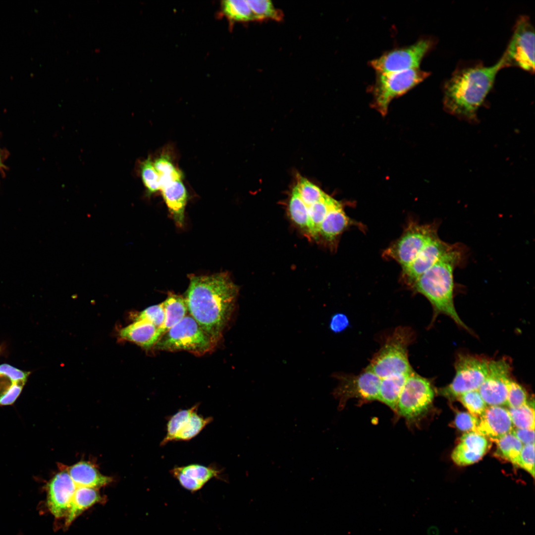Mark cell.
Here are the masks:
<instances>
[{"mask_svg": "<svg viewBox=\"0 0 535 535\" xmlns=\"http://www.w3.org/2000/svg\"><path fill=\"white\" fill-rule=\"evenodd\" d=\"M184 298L188 312L216 343L235 307L237 286L226 272L190 277Z\"/></svg>", "mask_w": 535, "mask_h": 535, "instance_id": "cell-1", "label": "cell"}, {"mask_svg": "<svg viewBox=\"0 0 535 535\" xmlns=\"http://www.w3.org/2000/svg\"><path fill=\"white\" fill-rule=\"evenodd\" d=\"M506 67L503 55L490 66L480 61L460 63L444 84V110L460 119L475 121L478 109L492 88L497 73Z\"/></svg>", "mask_w": 535, "mask_h": 535, "instance_id": "cell-2", "label": "cell"}, {"mask_svg": "<svg viewBox=\"0 0 535 535\" xmlns=\"http://www.w3.org/2000/svg\"><path fill=\"white\" fill-rule=\"evenodd\" d=\"M462 247L453 244L432 267L411 286L413 290L424 296L433 309L432 321L440 314L450 317L458 325L470 331L458 315L454 304V270L463 258Z\"/></svg>", "mask_w": 535, "mask_h": 535, "instance_id": "cell-3", "label": "cell"}, {"mask_svg": "<svg viewBox=\"0 0 535 535\" xmlns=\"http://www.w3.org/2000/svg\"><path fill=\"white\" fill-rule=\"evenodd\" d=\"M414 332L408 326L397 327L386 339L367 367L379 378L410 374L413 370L408 359V347Z\"/></svg>", "mask_w": 535, "mask_h": 535, "instance_id": "cell-4", "label": "cell"}, {"mask_svg": "<svg viewBox=\"0 0 535 535\" xmlns=\"http://www.w3.org/2000/svg\"><path fill=\"white\" fill-rule=\"evenodd\" d=\"M216 342L190 315L169 329L153 347L158 350L187 351L197 355L209 352Z\"/></svg>", "mask_w": 535, "mask_h": 535, "instance_id": "cell-5", "label": "cell"}, {"mask_svg": "<svg viewBox=\"0 0 535 535\" xmlns=\"http://www.w3.org/2000/svg\"><path fill=\"white\" fill-rule=\"evenodd\" d=\"M434 396L431 381L413 371L400 394L396 413L405 419L409 428L417 426L428 413Z\"/></svg>", "mask_w": 535, "mask_h": 535, "instance_id": "cell-6", "label": "cell"}, {"mask_svg": "<svg viewBox=\"0 0 535 535\" xmlns=\"http://www.w3.org/2000/svg\"><path fill=\"white\" fill-rule=\"evenodd\" d=\"M430 72L420 68L389 73H376L374 82L370 87L373 107L385 115L391 101L405 94L422 82Z\"/></svg>", "mask_w": 535, "mask_h": 535, "instance_id": "cell-7", "label": "cell"}, {"mask_svg": "<svg viewBox=\"0 0 535 535\" xmlns=\"http://www.w3.org/2000/svg\"><path fill=\"white\" fill-rule=\"evenodd\" d=\"M489 361L476 355L459 354L455 361V374L452 381L439 389L438 393L452 400L464 393L478 390L487 374Z\"/></svg>", "mask_w": 535, "mask_h": 535, "instance_id": "cell-8", "label": "cell"}, {"mask_svg": "<svg viewBox=\"0 0 535 535\" xmlns=\"http://www.w3.org/2000/svg\"><path fill=\"white\" fill-rule=\"evenodd\" d=\"M437 229L435 222L420 224L411 221L400 237L384 251L383 255L385 258L395 260L404 268L429 241L438 236Z\"/></svg>", "mask_w": 535, "mask_h": 535, "instance_id": "cell-9", "label": "cell"}, {"mask_svg": "<svg viewBox=\"0 0 535 535\" xmlns=\"http://www.w3.org/2000/svg\"><path fill=\"white\" fill-rule=\"evenodd\" d=\"M435 44L431 38L421 39L409 46L384 53L369 62L376 73H395L420 68L423 58Z\"/></svg>", "mask_w": 535, "mask_h": 535, "instance_id": "cell-10", "label": "cell"}, {"mask_svg": "<svg viewBox=\"0 0 535 535\" xmlns=\"http://www.w3.org/2000/svg\"><path fill=\"white\" fill-rule=\"evenodd\" d=\"M332 376L338 380L333 396L339 400V410L343 409L352 398L361 403L377 400L381 378L368 367L357 375L334 373Z\"/></svg>", "mask_w": 535, "mask_h": 535, "instance_id": "cell-11", "label": "cell"}, {"mask_svg": "<svg viewBox=\"0 0 535 535\" xmlns=\"http://www.w3.org/2000/svg\"><path fill=\"white\" fill-rule=\"evenodd\" d=\"M503 56L507 67L515 66L534 72L535 30L528 16H521L517 20Z\"/></svg>", "mask_w": 535, "mask_h": 535, "instance_id": "cell-12", "label": "cell"}, {"mask_svg": "<svg viewBox=\"0 0 535 535\" xmlns=\"http://www.w3.org/2000/svg\"><path fill=\"white\" fill-rule=\"evenodd\" d=\"M511 373L506 359L489 360L487 374L478 389L487 406H506Z\"/></svg>", "mask_w": 535, "mask_h": 535, "instance_id": "cell-13", "label": "cell"}, {"mask_svg": "<svg viewBox=\"0 0 535 535\" xmlns=\"http://www.w3.org/2000/svg\"><path fill=\"white\" fill-rule=\"evenodd\" d=\"M199 406L196 404L190 408L180 410L169 417L166 433L160 445L171 441L190 440L213 421L211 417H205L198 414Z\"/></svg>", "mask_w": 535, "mask_h": 535, "instance_id": "cell-14", "label": "cell"}, {"mask_svg": "<svg viewBox=\"0 0 535 535\" xmlns=\"http://www.w3.org/2000/svg\"><path fill=\"white\" fill-rule=\"evenodd\" d=\"M77 486L63 468L56 473L46 486V505L56 519L67 516Z\"/></svg>", "mask_w": 535, "mask_h": 535, "instance_id": "cell-15", "label": "cell"}, {"mask_svg": "<svg viewBox=\"0 0 535 535\" xmlns=\"http://www.w3.org/2000/svg\"><path fill=\"white\" fill-rule=\"evenodd\" d=\"M452 245L441 240L438 236L429 241L415 259L402 269V279L404 283L411 287L419 277L450 249Z\"/></svg>", "mask_w": 535, "mask_h": 535, "instance_id": "cell-16", "label": "cell"}, {"mask_svg": "<svg viewBox=\"0 0 535 535\" xmlns=\"http://www.w3.org/2000/svg\"><path fill=\"white\" fill-rule=\"evenodd\" d=\"M507 409L503 406H487L478 418L476 431L496 442L514 428Z\"/></svg>", "mask_w": 535, "mask_h": 535, "instance_id": "cell-17", "label": "cell"}, {"mask_svg": "<svg viewBox=\"0 0 535 535\" xmlns=\"http://www.w3.org/2000/svg\"><path fill=\"white\" fill-rule=\"evenodd\" d=\"M170 472L183 487L190 491H196L212 479H219L222 470L214 465L206 466L192 464L175 467Z\"/></svg>", "mask_w": 535, "mask_h": 535, "instance_id": "cell-18", "label": "cell"}, {"mask_svg": "<svg viewBox=\"0 0 535 535\" xmlns=\"http://www.w3.org/2000/svg\"><path fill=\"white\" fill-rule=\"evenodd\" d=\"M490 447L489 439L475 431L465 432L451 454L453 461L457 465L465 466L480 460Z\"/></svg>", "mask_w": 535, "mask_h": 535, "instance_id": "cell-19", "label": "cell"}, {"mask_svg": "<svg viewBox=\"0 0 535 535\" xmlns=\"http://www.w3.org/2000/svg\"><path fill=\"white\" fill-rule=\"evenodd\" d=\"M163 198L175 222L179 226L184 222L187 193L181 179L168 182L160 189Z\"/></svg>", "mask_w": 535, "mask_h": 535, "instance_id": "cell-20", "label": "cell"}, {"mask_svg": "<svg viewBox=\"0 0 535 535\" xmlns=\"http://www.w3.org/2000/svg\"><path fill=\"white\" fill-rule=\"evenodd\" d=\"M158 328L145 320H135L132 323L121 328L119 332L121 338L129 341L145 349L154 346L159 339Z\"/></svg>", "mask_w": 535, "mask_h": 535, "instance_id": "cell-21", "label": "cell"}, {"mask_svg": "<svg viewBox=\"0 0 535 535\" xmlns=\"http://www.w3.org/2000/svg\"><path fill=\"white\" fill-rule=\"evenodd\" d=\"M77 486L98 488L110 483L111 478L101 474L94 465L87 461L79 462L65 468Z\"/></svg>", "mask_w": 535, "mask_h": 535, "instance_id": "cell-22", "label": "cell"}, {"mask_svg": "<svg viewBox=\"0 0 535 535\" xmlns=\"http://www.w3.org/2000/svg\"><path fill=\"white\" fill-rule=\"evenodd\" d=\"M338 203L325 194L320 200L313 204L305 205L306 225L304 231L306 233L314 239L319 238L322 222L330 210Z\"/></svg>", "mask_w": 535, "mask_h": 535, "instance_id": "cell-23", "label": "cell"}, {"mask_svg": "<svg viewBox=\"0 0 535 535\" xmlns=\"http://www.w3.org/2000/svg\"><path fill=\"white\" fill-rule=\"evenodd\" d=\"M102 500L98 488L77 486L66 516L65 526L68 527L84 511Z\"/></svg>", "mask_w": 535, "mask_h": 535, "instance_id": "cell-24", "label": "cell"}, {"mask_svg": "<svg viewBox=\"0 0 535 535\" xmlns=\"http://www.w3.org/2000/svg\"><path fill=\"white\" fill-rule=\"evenodd\" d=\"M351 223L339 202L330 210L322 222L320 236L328 242H333Z\"/></svg>", "mask_w": 535, "mask_h": 535, "instance_id": "cell-25", "label": "cell"}, {"mask_svg": "<svg viewBox=\"0 0 535 535\" xmlns=\"http://www.w3.org/2000/svg\"><path fill=\"white\" fill-rule=\"evenodd\" d=\"M162 303L165 317L163 324L158 328L157 333L159 339L180 322L188 312L185 300L181 296L170 293Z\"/></svg>", "mask_w": 535, "mask_h": 535, "instance_id": "cell-26", "label": "cell"}, {"mask_svg": "<svg viewBox=\"0 0 535 535\" xmlns=\"http://www.w3.org/2000/svg\"><path fill=\"white\" fill-rule=\"evenodd\" d=\"M409 375L397 374L381 378L377 400L396 413L399 396Z\"/></svg>", "mask_w": 535, "mask_h": 535, "instance_id": "cell-27", "label": "cell"}, {"mask_svg": "<svg viewBox=\"0 0 535 535\" xmlns=\"http://www.w3.org/2000/svg\"><path fill=\"white\" fill-rule=\"evenodd\" d=\"M221 9L222 13L230 21L248 22L255 20L254 14L247 0H223L221 1Z\"/></svg>", "mask_w": 535, "mask_h": 535, "instance_id": "cell-28", "label": "cell"}, {"mask_svg": "<svg viewBox=\"0 0 535 535\" xmlns=\"http://www.w3.org/2000/svg\"><path fill=\"white\" fill-rule=\"evenodd\" d=\"M496 443L495 456L515 465L523 448V444L511 432L503 436Z\"/></svg>", "mask_w": 535, "mask_h": 535, "instance_id": "cell-29", "label": "cell"}, {"mask_svg": "<svg viewBox=\"0 0 535 535\" xmlns=\"http://www.w3.org/2000/svg\"><path fill=\"white\" fill-rule=\"evenodd\" d=\"M514 427L535 429L534 403L527 402L517 408L508 409Z\"/></svg>", "mask_w": 535, "mask_h": 535, "instance_id": "cell-30", "label": "cell"}, {"mask_svg": "<svg viewBox=\"0 0 535 535\" xmlns=\"http://www.w3.org/2000/svg\"><path fill=\"white\" fill-rule=\"evenodd\" d=\"M254 14L255 20L272 19L280 21L283 14L269 0H247Z\"/></svg>", "mask_w": 535, "mask_h": 535, "instance_id": "cell-31", "label": "cell"}, {"mask_svg": "<svg viewBox=\"0 0 535 535\" xmlns=\"http://www.w3.org/2000/svg\"><path fill=\"white\" fill-rule=\"evenodd\" d=\"M140 174L148 195L160 190L161 184L160 176L155 169L150 158L141 162Z\"/></svg>", "mask_w": 535, "mask_h": 535, "instance_id": "cell-32", "label": "cell"}, {"mask_svg": "<svg viewBox=\"0 0 535 535\" xmlns=\"http://www.w3.org/2000/svg\"><path fill=\"white\" fill-rule=\"evenodd\" d=\"M153 164L160 176L161 187L168 182L182 179V172L174 166L167 155H160Z\"/></svg>", "mask_w": 535, "mask_h": 535, "instance_id": "cell-33", "label": "cell"}, {"mask_svg": "<svg viewBox=\"0 0 535 535\" xmlns=\"http://www.w3.org/2000/svg\"><path fill=\"white\" fill-rule=\"evenodd\" d=\"M298 178L296 187L299 196L305 205L313 204L325 195V193L318 186L306 178L300 176Z\"/></svg>", "mask_w": 535, "mask_h": 535, "instance_id": "cell-34", "label": "cell"}, {"mask_svg": "<svg viewBox=\"0 0 535 535\" xmlns=\"http://www.w3.org/2000/svg\"><path fill=\"white\" fill-rule=\"evenodd\" d=\"M469 413L479 418L485 411L487 405L483 400L478 390L464 393L457 398Z\"/></svg>", "mask_w": 535, "mask_h": 535, "instance_id": "cell-35", "label": "cell"}, {"mask_svg": "<svg viewBox=\"0 0 535 535\" xmlns=\"http://www.w3.org/2000/svg\"><path fill=\"white\" fill-rule=\"evenodd\" d=\"M164 317V311L162 303H161L150 306L139 312L135 317L134 321L145 320L153 323L158 328L163 324Z\"/></svg>", "mask_w": 535, "mask_h": 535, "instance_id": "cell-36", "label": "cell"}, {"mask_svg": "<svg viewBox=\"0 0 535 535\" xmlns=\"http://www.w3.org/2000/svg\"><path fill=\"white\" fill-rule=\"evenodd\" d=\"M527 394L525 389L516 381L510 380L508 387L506 406L508 408H517L527 403Z\"/></svg>", "mask_w": 535, "mask_h": 535, "instance_id": "cell-37", "label": "cell"}, {"mask_svg": "<svg viewBox=\"0 0 535 535\" xmlns=\"http://www.w3.org/2000/svg\"><path fill=\"white\" fill-rule=\"evenodd\" d=\"M515 466L528 472L535 477V444L523 445Z\"/></svg>", "mask_w": 535, "mask_h": 535, "instance_id": "cell-38", "label": "cell"}, {"mask_svg": "<svg viewBox=\"0 0 535 535\" xmlns=\"http://www.w3.org/2000/svg\"><path fill=\"white\" fill-rule=\"evenodd\" d=\"M455 425L460 431L468 432L476 431L478 423V418L465 412L457 413L455 418Z\"/></svg>", "mask_w": 535, "mask_h": 535, "instance_id": "cell-39", "label": "cell"}, {"mask_svg": "<svg viewBox=\"0 0 535 535\" xmlns=\"http://www.w3.org/2000/svg\"><path fill=\"white\" fill-rule=\"evenodd\" d=\"M0 374L6 376L13 382H26L30 372L19 370L7 364H3L0 365Z\"/></svg>", "mask_w": 535, "mask_h": 535, "instance_id": "cell-40", "label": "cell"}, {"mask_svg": "<svg viewBox=\"0 0 535 535\" xmlns=\"http://www.w3.org/2000/svg\"><path fill=\"white\" fill-rule=\"evenodd\" d=\"M511 433L523 445L535 444V429L514 428Z\"/></svg>", "mask_w": 535, "mask_h": 535, "instance_id": "cell-41", "label": "cell"}, {"mask_svg": "<svg viewBox=\"0 0 535 535\" xmlns=\"http://www.w3.org/2000/svg\"><path fill=\"white\" fill-rule=\"evenodd\" d=\"M349 324L347 317L341 313L334 315L330 320L329 327L332 331L338 333L344 330Z\"/></svg>", "mask_w": 535, "mask_h": 535, "instance_id": "cell-42", "label": "cell"}, {"mask_svg": "<svg viewBox=\"0 0 535 535\" xmlns=\"http://www.w3.org/2000/svg\"><path fill=\"white\" fill-rule=\"evenodd\" d=\"M1 349L2 348H1V346H0V353L1 351Z\"/></svg>", "mask_w": 535, "mask_h": 535, "instance_id": "cell-43", "label": "cell"}, {"mask_svg": "<svg viewBox=\"0 0 535 535\" xmlns=\"http://www.w3.org/2000/svg\"><path fill=\"white\" fill-rule=\"evenodd\" d=\"M1 165V160H0V166Z\"/></svg>", "mask_w": 535, "mask_h": 535, "instance_id": "cell-44", "label": "cell"}]
</instances>
